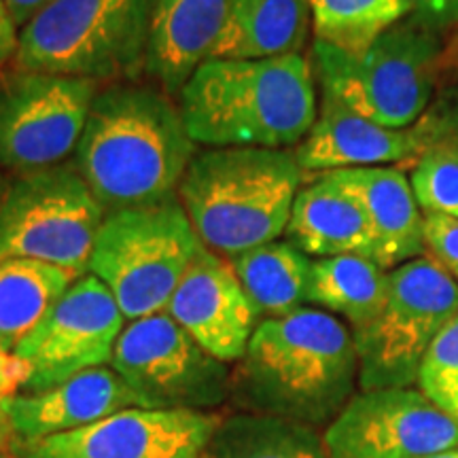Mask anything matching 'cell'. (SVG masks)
<instances>
[{
    "label": "cell",
    "instance_id": "cell-1",
    "mask_svg": "<svg viewBox=\"0 0 458 458\" xmlns=\"http://www.w3.org/2000/svg\"><path fill=\"white\" fill-rule=\"evenodd\" d=\"M196 153L168 91L114 81L91 102L72 164L108 215L174 196Z\"/></svg>",
    "mask_w": 458,
    "mask_h": 458
},
{
    "label": "cell",
    "instance_id": "cell-2",
    "mask_svg": "<svg viewBox=\"0 0 458 458\" xmlns=\"http://www.w3.org/2000/svg\"><path fill=\"white\" fill-rule=\"evenodd\" d=\"M359 354L352 329L318 308L259 320L244 357L232 369V394L242 411L331 425L354 397Z\"/></svg>",
    "mask_w": 458,
    "mask_h": 458
},
{
    "label": "cell",
    "instance_id": "cell-3",
    "mask_svg": "<svg viewBox=\"0 0 458 458\" xmlns=\"http://www.w3.org/2000/svg\"><path fill=\"white\" fill-rule=\"evenodd\" d=\"M310 55L206 60L176 96L182 122L206 148H295L317 122Z\"/></svg>",
    "mask_w": 458,
    "mask_h": 458
},
{
    "label": "cell",
    "instance_id": "cell-4",
    "mask_svg": "<svg viewBox=\"0 0 458 458\" xmlns=\"http://www.w3.org/2000/svg\"><path fill=\"white\" fill-rule=\"evenodd\" d=\"M306 176L293 148H204L176 193L199 244L233 259L283 236Z\"/></svg>",
    "mask_w": 458,
    "mask_h": 458
},
{
    "label": "cell",
    "instance_id": "cell-5",
    "mask_svg": "<svg viewBox=\"0 0 458 458\" xmlns=\"http://www.w3.org/2000/svg\"><path fill=\"white\" fill-rule=\"evenodd\" d=\"M445 38L408 15L360 55L314 41V77L320 94L360 117L393 130L411 128L435 98Z\"/></svg>",
    "mask_w": 458,
    "mask_h": 458
},
{
    "label": "cell",
    "instance_id": "cell-6",
    "mask_svg": "<svg viewBox=\"0 0 458 458\" xmlns=\"http://www.w3.org/2000/svg\"><path fill=\"white\" fill-rule=\"evenodd\" d=\"M156 0H49L20 28L15 68L122 81L145 68Z\"/></svg>",
    "mask_w": 458,
    "mask_h": 458
},
{
    "label": "cell",
    "instance_id": "cell-7",
    "mask_svg": "<svg viewBox=\"0 0 458 458\" xmlns=\"http://www.w3.org/2000/svg\"><path fill=\"white\" fill-rule=\"evenodd\" d=\"M179 193L108 213L88 263L125 320L164 312L199 249Z\"/></svg>",
    "mask_w": 458,
    "mask_h": 458
},
{
    "label": "cell",
    "instance_id": "cell-8",
    "mask_svg": "<svg viewBox=\"0 0 458 458\" xmlns=\"http://www.w3.org/2000/svg\"><path fill=\"white\" fill-rule=\"evenodd\" d=\"M456 314V278L433 257L388 270L385 306L369 325L352 331L360 391L414 386L428 348Z\"/></svg>",
    "mask_w": 458,
    "mask_h": 458
},
{
    "label": "cell",
    "instance_id": "cell-9",
    "mask_svg": "<svg viewBox=\"0 0 458 458\" xmlns=\"http://www.w3.org/2000/svg\"><path fill=\"white\" fill-rule=\"evenodd\" d=\"M105 216L72 162L15 176L0 198V261L34 259L83 276Z\"/></svg>",
    "mask_w": 458,
    "mask_h": 458
},
{
    "label": "cell",
    "instance_id": "cell-10",
    "mask_svg": "<svg viewBox=\"0 0 458 458\" xmlns=\"http://www.w3.org/2000/svg\"><path fill=\"white\" fill-rule=\"evenodd\" d=\"M111 368L147 410L213 411L232 394V369L165 312L130 320Z\"/></svg>",
    "mask_w": 458,
    "mask_h": 458
},
{
    "label": "cell",
    "instance_id": "cell-11",
    "mask_svg": "<svg viewBox=\"0 0 458 458\" xmlns=\"http://www.w3.org/2000/svg\"><path fill=\"white\" fill-rule=\"evenodd\" d=\"M100 83L17 71L0 85V170L15 176L66 164Z\"/></svg>",
    "mask_w": 458,
    "mask_h": 458
},
{
    "label": "cell",
    "instance_id": "cell-12",
    "mask_svg": "<svg viewBox=\"0 0 458 458\" xmlns=\"http://www.w3.org/2000/svg\"><path fill=\"white\" fill-rule=\"evenodd\" d=\"M125 325L111 291L94 274H83L15 348L32 369L24 393L47 391L83 371L111 365Z\"/></svg>",
    "mask_w": 458,
    "mask_h": 458
},
{
    "label": "cell",
    "instance_id": "cell-13",
    "mask_svg": "<svg viewBox=\"0 0 458 458\" xmlns=\"http://www.w3.org/2000/svg\"><path fill=\"white\" fill-rule=\"evenodd\" d=\"M329 458H422L458 445V420L416 388L360 391L323 431Z\"/></svg>",
    "mask_w": 458,
    "mask_h": 458
},
{
    "label": "cell",
    "instance_id": "cell-14",
    "mask_svg": "<svg viewBox=\"0 0 458 458\" xmlns=\"http://www.w3.org/2000/svg\"><path fill=\"white\" fill-rule=\"evenodd\" d=\"M219 411L128 408L37 442H11L15 458H202Z\"/></svg>",
    "mask_w": 458,
    "mask_h": 458
},
{
    "label": "cell",
    "instance_id": "cell-15",
    "mask_svg": "<svg viewBox=\"0 0 458 458\" xmlns=\"http://www.w3.org/2000/svg\"><path fill=\"white\" fill-rule=\"evenodd\" d=\"M165 314L221 363H238L249 348L259 314L233 272L232 261L199 246Z\"/></svg>",
    "mask_w": 458,
    "mask_h": 458
},
{
    "label": "cell",
    "instance_id": "cell-16",
    "mask_svg": "<svg viewBox=\"0 0 458 458\" xmlns=\"http://www.w3.org/2000/svg\"><path fill=\"white\" fill-rule=\"evenodd\" d=\"M293 151L306 174H323L374 165H414L425 153V142L414 125L385 128L320 94L317 122Z\"/></svg>",
    "mask_w": 458,
    "mask_h": 458
},
{
    "label": "cell",
    "instance_id": "cell-17",
    "mask_svg": "<svg viewBox=\"0 0 458 458\" xmlns=\"http://www.w3.org/2000/svg\"><path fill=\"white\" fill-rule=\"evenodd\" d=\"M128 408H140L111 365L71 377L41 393H21L3 408V427L13 442H37L77 431Z\"/></svg>",
    "mask_w": 458,
    "mask_h": 458
},
{
    "label": "cell",
    "instance_id": "cell-18",
    "mask_svg": "<svg viewBox=\"0 0 458 458\" xmlns=\"http://www.w3.org/2000/svg\"><path fill=\"white\" fill-rule=\"evenodd\" d=\"M363 208L374 261L385 270L427 255L425 215L411 191L410 176L399 165H374L331 172Z\"/></svg>",
    "mask_w": 458,
    "mask_h": 458
},
{
    "label": "cell",
    "instance_id": "cell-19",
    "mask_svg": "<svg viewBox=\"0 0 458 458\" xmlns=\"http://www.w3.org/2000/svg\"><path fill=\"white\" fill-rule=\"evenodd\" d=\"M232 0H156L145 72L172 98L210 60Z\"/></svg>",
    "mask_w": 458,
    "mask_h": 458
},
{
    "label": "cell",
    "instance_id": "cell-20",
    "mask_svg": "<svg viewBox=\"0 0 458 458\" xmlns=\"http://www.w3.org/2000/svg\"><path fill=\"white\" fill-rule=\"evenodd\" d=\"M283 236L314 259L359 255L374 261V240L363 208L331 172L306 176Z\"/></svg>",
    "mask_w": 458,
    "mask_h": 458
},
{
    "label": "cell",
    "instance_id": "cell-21",
    "mask_svg": "<svg viewBox=\"0 0 458 458\" xmlns=\"http://www.w3.org/2000/svg\"><path fill=\"white\" fill-rule=\"evenodd\" d=\"M310 30L308 0H232L210 60H267L301 54Z\"/></svg>",
    "mask_w": 458,
    "mask_h": 458
},
{
    "label": "cell",
    "instance_id": "cell-22",
    "mask_svg": "<svg viewBox=\"0 0 458 458\" xmlns=\"http://www.w3.org/2000/svg\"><path fill=\"white\" fill-rule=\"evenodd\" d=\"M388 291V270L359 255L312 259L306 303L342 317L352 331L363 329L382 310Z\"/></svg>",
    "mask_w": 458,
    "mask_h": 458
},
{
    "label": "cell",
    "instance_id": "cell-23",
    "mask_svg": "<svg viewBox=\"0 0 458 458\" xmlns=\"http://www.w3.org/2000/svg\"><path fill=\"white\" fill-rule=\"evenodd\" d=\"M229 261L259 320L286 317L306 303L312 259L286 240L261 244Z\"/></svg>",
    "mask_w": 458,
    "mask_h": 458
},
{
    "label": "cell",
    "instance_id": "cell-24",
    "mask_svg": "<svg viewBox=\"0 0 458 458\" xmlns=\"http://www.w3.org/2000/svg\"><path fill=\"white\" fill-rule=\"evenodd\" d=\"M202 458H329L323 433L306 422L257 411L223 416Z\"/></svg>",
    "mask_w": 458,
    "mask_h": 458
},
{
    "label": "cell",
    "instance_id": "cell-25",
    "mask_svg": "<svg viewBox=\"0 0 458 458\" xmlns=\"http://www.w3.org/2000/svg\"><path fill=\"white\" fill-rule=\"evenodd\" d=\"M81 274L34 259L0 261V346L15 352Z\"/></svg>",
    "mask_w": 458,
    "mask_h": 458
},
{
    "label": "cell",
    "instance_id": "cell-26",
    "mask_svg": "<svg viewBox=\"0 0 458 458\" xmlns=\"http://www.w3.org/2000/svg\"><path fill=\"white\" fill-rule=\"evenodd\" d=\"M314 41L344 54H365L377 38L410 15L403 0H308Z\"/></svg>",
    "mask_w": 458,
    "mask_h": 458
},
{
    "label": "cell",
    "instance_id": "cell-27",
    "mask_svg": "<svg viewBox=\"0 0 458 458\" xmlns=\"http://www.w3.org/2000/svg\"><path fill=\"white\" fill-rule=\"evenodd\" d=\"M410 185L425 215L458 216V157L452 153L425 151L411 165Z\"/></svg>",
    "mask_w": 458,
    "mask_h": 458
},
{
    "label": "cell",
    "instance_id": "cell-28",
    "mask_svg": "<svg viewBox=\"0 0 458 458\" xmlns=\"http://www.w3.org/2000/svg\"><path fill=\"white\" fill-rule=\"evenodd\" d=\"M416 385L439 410L458 420V314L435 337Z\"/></svg>",
    "mask_w": 458,
    "mask_h": 458
},
{
    "label": "cell",
    "instance_id": "cell-29",
    "mask_svg": "<svg viewBox=\"0 0 458 458\" xmlns=\"http://www.w3.org/2000/svg\"><path fill=\"white\" fill-rule=\"evenodd\" d=\"M425 242L428 257L458 274V216L425 215Z\"/></svg>",
    "mask_w": 458,
    "mask_h": 458
},
{
    "label": "cell",
    "instance_id": "cell-30",
    "mask_svg": "<svg viewBox=\"0 0 458 458\" xmlns=\"http://www.w3.org/2000/svg\"><path fill=\"white\" fill-rule=\"evenodd\" d=\"M410 15L444 37L458 30V0H403Z\"/></svg>",
    "mask_w": 458,
    "mask_h": 458
},
{
    "label": "cell",
    "instance_id": "cell-31",
    "mask_svg": "<svg viewBox=\"0 0 458 458\" xmlns=\"http://www.w3.org/2000/svg\"><path fill=\"white\" fill-rule=\"evenodd\" d=\"M30 376L32 369L24 359L0 346V428H3V408L26 391Z\"/></svg>",
    "mask_w": 458,
    "mask_h": 458
},
{
    "label": "cell",
    "instance_id": "cell-32",
    "mask_svg": "<svg viewBox=\"0 0 458 458\" xmlns=\"http://www.w3.org/2000/svg\"><path fill=\"white\" fill-rule=\"evenodd\" d=\"M414 128L425 142V151L437 148V151L452 153L458 157V123L456 122H442V119H431L422 114L420 122Z\"/></svg>",
    "mask_w": 458,
    "mask_h": 458
},
{
    "label": "cell",
    "instance_id": "cell-33",
    "mask_svg": "<svg viewBox=\"0 0 458 458\" xmlns=\"http://www.w3.org/2000/svg\"><path fill=\"white\" fill-rule=\"evenodd\" d=\"M425 114L431 119L458 123V74L445 77L437 83L435 98Z\"/></svg>",
    "mask_w": 458,
    "mask_h": 458
},
{
    "label": "cell",
    "instance_id": "cell-34",
    "mask_svg": "<svg viewBox=\"0 0 458 458\" xmlns=\"http://www.w3.org/2000/svg\"><path fill=\"white\" fill-rule=\"evenodd\" d=\"M49 0H4L9 15L13 17L17 28H24Z\"/></svg>",
    "mask_w": 458,
    "mask_h": 458
},
{
    "label": "cell",
    "instance_id": "cell-35",
    "mask_svg": "<svg viewBox=\"0 0 458 458\" xmlns=\"http://www.w3.org/2000/svg\"><path fill=\"white\" fill-rule=\"evenodd\" d=\"M452 74H458V30L445 38L442 57H439V81Z\"/></svg>",
    "mask_w": 458,
    "mask_h": 458
},
{
    "label": "cell",
    "instance_id": "cell-36",
    "mask_svg": "<svg viewBox=\"0 0 458 458\" xmlns=\"http://www.w3.org/2000/svg\"><path fill=\"white\" fill-rule=\"evenodd\" d=\"M422 458H458V445H454V448H448V450H442V452H435V454H428Z\"/></svg>",
    "mask_w": 458,
    "mask_h": 458
},
{
    "label": "cell",
    "instance_id": "cell-37",
    "mask_svg": "<svg viewBox=\"0 0 458 458\" xmlns=\"http://www.w3.org/2000/svg\"><path fill=\"white\" fill-rule=\"evenodd\" d=\"M4 189H7V185H4V182H3V179H0V198H3Z\"/></svg>",
    "mask_w": 458,
    "mask_h": 458
},
{
    "label": "cell",
    "instance_id": "cell-38",
    "mask_svg": "<svg viewBox=\"0 0 458 458\" xmlns=\"http://www.w3.org/2000/svg\"><path fill=\"white\" fill-rule=\"evenodd\" d=\"M0 458H15L13 454H4V452H0Z\"/></svg>",
    "mask_w": 458,
    "mask_h": 458
},
{
    "label": "cell",
    "instance_id": "cell-39",
    "mask_svg": "<svg viewBox=\"0 0 458 458\" xmlns=\"http://www.w3.org/2000/svg\"><path fill=\"white\" fill-rule=\"evenodd\" d=\"M454 278H456V283H458V274H454Z\"/></svg>",
    "mask_w": 458,
    "mask_h": 458
}]
</instances>
